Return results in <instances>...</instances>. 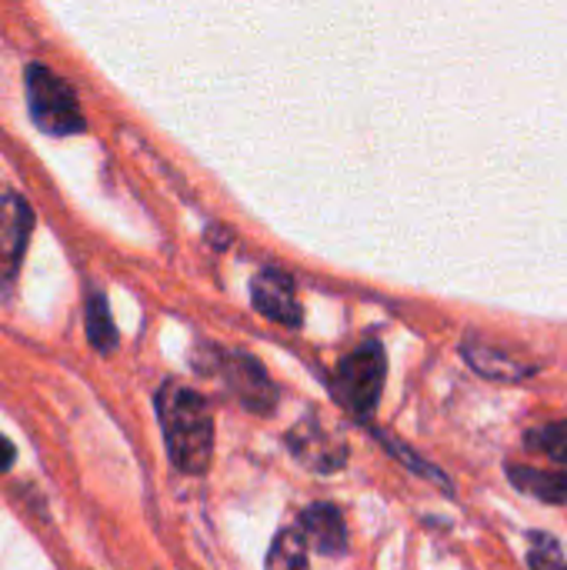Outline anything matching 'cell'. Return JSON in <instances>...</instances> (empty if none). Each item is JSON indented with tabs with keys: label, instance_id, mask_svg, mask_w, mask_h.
<instances>
[{
	"label": "cell",
	"instance_id": "6da1fadb",
	"mask_svg": "<svg viewBox=\"0 0 567 570\" xmlns=\"http://www.w3.org/2000/svg\"><path fill=\"white\" fill-rule=\"evenodd\" d=\"M157 421L170 464L184 474H204L214 454V417L211 404L180 384H164L157 391Z\"/></svg>",
	"mask_w": 567,
	"mask_h": 570
},
{
	"label": "cell",
	"instance_id": "7a4b0ae2",
	"mask_svg": "<svg viewBox=\"0 0 567 570\" xmlns=\"http://www.w3.org/2000/svg\"><path fill=\"white\" fill-rule=\"evenodd\" d=\"M23 80H27L30 117H33V124L43 134H50V137H70V134H80L87 127L74 87L63 77H57L50 67L30 63L23 70Z\"/></svg>",
	"mask_w": 567,
	"mask_h": 570
},
{
	"label": "cell",
	"instance_id": "3957f363",
	"mask_svg": "<svg viewBox=\"0 0 567 570\" xmlns=\"http://www.w3.org/2000/svg\"><path fill=\"white\" fill-rule=\"evenodd\" d=\"M384 374H388L384 347L378 341H368L338 364V371L331 377V391H334V397L341 401L344 411L368 421L374 414L378 401H381Z\"/></svg>",
	"mask_w": 567,
	"mask_h": 570
},
{
	"label": "cell",
	"instance_id": "277c9868",
	"mask_svg": "<svg viewBox=\"0 0 567 570\" xmlns=\"http://www.w3.org/2000/svg\"><path fill=\"white\" fill-rule=\"evenodd\" d=\"M217 374L224 377V384L231 387V394L251 411V414H271L277 404V387L271 384L267 371L261 367L257 357L244 354V351H217L214 357Z\"/></svg>",
	"mask_w": 567,
	"mask_h": 570
},
{
	"label": "cell",
	"instance_id": "5b68a950",
	"mask_svg": "<svg viewBox=\"0 0 567 570\" xmlns=\"http://www.w3.org/2000/svg\"><path fill=\"white\" fill-rule=\"evenodd\" d=\"M30 230H33L30 204L13 190H0V294L10 291L20 274Z\"/></svg>",
	"mask_w": 567,
	"mask_h": 570
},
{
	"label": "cell",
	"instance_id": "8992f818",
	"mask_svg": "<svg viewBox=\"0 0 567 570\" xmlns=\"http://www.w3.org/2000/svg\"><path fill=\"white\" fill-rule=\"evenodd\" d=\"M251 304L267 321H277L284 327H301V304L294 294V281H291V274H284L277 267H264L254 274Z\"/></svg>",
	"mask_w": 567,
	"mask_h": 570
},
{
	"label": "cell",
	"instance_id": "52a82bcc",
	"mask_svg": "<svg viewBox=\"0 0 567 570\" xmlns=\"http://www.w3.org/2000/svg\"><path fill=\"white\" fill-rule=\"evenodd\" d=\"M297 531L304 534L307 544H314L328 558H341L348 551V528H344V518L334 504H311L301 514Z\"/></svg>",
	"mask_w": 567,
	"mask_h": 570
},
{
	"label": "cell",
	"instance_id": "ba28073f",
	"mask_svg": "<svg viewBox=\"0 0 567 570\" xmlns=\"http://www.w3.org/2000/svg\"><path fill=\"white\" fill-rule=\"evenodd\" d=\"M287 444L294 458H301L314 471H338L344 464V451L324 434L321 424H314V417H307L304 424H294V431L287 434Z\"/></svg>",
	"mask_w": 567,
	"mask_h": 570
},
{
	"label": "cell",
	"instance_id": "9c48e42d",
	"mask_svg": "<svg viewBox=\"0 0 567 570\" xmlns=\"http://www.w3.org/2000/svg\"><path fill=\"white\" fill-rule=\"evenodd\" d=\"M465 357L468 364L481 374V377H491V381H521V377H531V364L525 361H515L511 354L505 351H495V347H485L478 337H468L465 341Z\"/></svg>",
	"mask_w": 567,
	"mask_h": 570
},
{
	"label": "cell",
	"instance_id": "30bf717a",
	"mask_svg": "<svg viewBox=\"0 0 567 570\" xmlns=\"http://www.w3.org/2000/svg\"><path fill=\"white\" fill-rule=\"evenodd\" d=\"M508 478L518 491L545 501V504H565L567 501V474H551V471H538V468H518L508 464Z\"/></svg>",
	"mask_w": 567,
	"mask_h": 570
},
{
	"label": "cell",
	"instance_id": "8fae6325",
	"mask_svg": "<svg viewBox=\"0 0 567 570\" xmlns=\"http://www.w3.org/2000/svg\"><path fill=\"white\" fill-rule=\"evenodd\" d=\"M84 331H87V341L97 354H110L117 347V327L110 321V307L104 301L100 291H90L87 294V304H84Z\"/></svg>",
	"mask_w": 567,
	"mask_h": 570
},
{
	"label": "cell",
	"instance_id": "7c38bea8",
	"mask_svg": "<svg viewBox=\"0 0 567 570\" xmlns=\"http://www.w3.org/2000/svg\"><path fill=\"white\" fill-rule=\"evenodd\" d=\"M264 570H311V564H307V541H304V534L297 528H284L274 538Z\"/></svg>",
	"mask_w": 567,
	"mask_h": 570
},
{
	"label": "cell",
	"instance_id": "4fadbf2b",
	"mask_svg": "<svg viewBox=\"0 0 567 570\" xmlns=\"http://www.w3.org/2000/svg\"><path fill=\"white\" fill-rule=\"evenodd\" d=\"M525 444L531 451H538V454H548L558 464H567V421H561V424H545V428L531 431L525 438Z\"/></svg>",
	"mask_w": 567,
	"mask_h": 570
},
{
	"label": "cell",
	"instance_id": "5bb4252c",
	"mask_svg": "<svg viewBox=\"0 0 567 570\" xmlns=\"http://www.w3.org/2000/svg\"><path fill=\"white\" fill-rule=\"evenodd\" d=\"M528 564L531 570H567L561 544L555 538H548L545 531H535L528 538Z\"/></svg>",
	"mask_w": 567,
	"mask_h": 570
},
{
	"label": "cell",
	"instance_id": "9a60e30c",
	"mask_svg": "<svg viewBox=\"0 0 567 570\" xmlns=\"http://www.w3.org/2000/svg\"><path fill=\"white\" fill-rule=\"evenodd\" d=\"M13 468V444L0 434V474Z\"/></svg>",
	"mask_w": 567,
	"mask_h": 570
}]
</instances>
